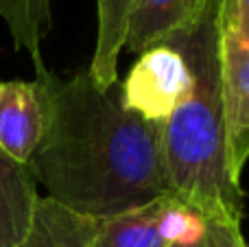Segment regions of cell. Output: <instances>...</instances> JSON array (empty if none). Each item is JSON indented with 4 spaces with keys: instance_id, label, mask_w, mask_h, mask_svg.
Masks as SVG:
<instances>
[{
    "instance_id": "cell-1",
    "label": "cell",
    "mask_w": 249,
    "mask_h": 247,
    "mask_svg": "<svg viewBox=\"0 0 249 247\" xmlns=\"http://www.w3.org/2000/svg\"><path fill=\"white\" fill-rule=\"evenodd\" d=\"M44 96V131L29 158L48 199L83 217L103 219L171 193L160 125L127 112L90 72L70 79L35 66Z\"/></svg>"
},
{
    "instance_id": "cell-2",
    "label": "cell",
    "mask_w": 249,
    "mask_h": 247,
    "mask_svg": "<svg viewBox=\"0 0 249 247\" xmlns=\"http://www.w3.org/2000/svg\"><path fill=\"white\" fill-rule=\"evenodd\" d=\"M216 4L210 0L193 26L168 42L184 55L193 74L186 101L160 125V149L173 195L208 219L243 221V188L234 186L225 160V131L216 53Z\"/></svg>"
},
{
    "instance_id": "cell-3",
    "label": "cell",
    "mask_w": 249,
    "mask_h": 247,
    "mask_svg": "<svg viewBox=\"0 0 249 247\" xmlns=\"http://www.w3.org/2000/svg\"><path fill=\"white\" fill-rule=\"evenodd\" d=\"M216 53L225 131V160L234 186L249 153V0H219Z\"/></svg>"
},
{
    "instance_id": "cell-4",
    "label": "cell",
    "mask_w": 249,
    "mask_h": 247,
    "mask_svg": "<svg viewBox=\"0 0 249 247\" xmlns=\"http://www.w3.org/2000/svg\"><path fill=\"white\" fill-rule=\"evenodd\" d=\"M193 88V74L184 55L168 42L140 53L124 77L118 101L127 112L162 125L186 101Z\"/></svg>"
},
{
    "instance_id": "cell-5",
    "label": "cell",
    "mask_w": 249,
    "mask_h": 247,
    "mask_svg": "<svg viewBox=\"0 0 249 247\" xmlns=\"http://www.w3.org/2000/svg\"><path fill=\"white\" fill-rule=\"evenodd\" d=\"M44 131V96L37 81L0 83V149L20 164L33 156Z\"/></svg>"
},
{
    "instance_id": "cell-6",
    "label": "cell",
    "mask_w": 249,
    "mask_h": 247,
    "mask_svg": "<svg viewBox=\"0 0 249 247\" xmlns=\"http://www.w3.org/2000/svg\"><path fill=\"white\" fill-rule=\"evenodd\" d=\"M210 0H131L124 46L142 53L193 26Z\"/></svg>"
},
{
    "instance_id": "cell-7",
    "label": "cell",
    "mask_w": 249,
    "mask_h": 247,
    "mask_svg": "<svg viewBox=\"0 0 249 247\" xmlns=\"http://www.w3.org/2000/svg\"><path fill=\"white\" fill-rule=\"evenodd\" d=\"M37 201V184L29 166L0 149V247H18L26 239Z\"/></svg>"
},
{
    "instance_id": "cell-8",
    "label": "cell",
    "mask_w": 249,
    "mask_h": 247,
    "mask_svg": "<svg viewBox=\"0 0 249 247\" xmlns=\"http://www.w3.org/2000/svg\"><path fill=\"white\" fill-rule=\"evenodd\" d=\"M129 9L131 0H96L99 31L88 72L101 90H112L118 79V57L124 48Z\"/></svg>"
},
{
    "instance_id": "cell-9",
    "label": "cell",
    "mask_w": 249,
    "mask_h": 247,
    "mask_svg": "<svg viewBox=\"0 0 249 247\" xmlns=\"http://www.w3.org/2000/svg\"><path fill=\"white\" fill-rule=\"evenodd\" d=\"M94 223L96 219L72 212L48 197H39L31 232L18 247H90Z\"/></svg>"
},
{
    "instance_id": "cell-10",
    "label": "cell",
    "mask_w": 249,
    "mask_h": 247,
    "mask_svg": "<svg viewBox=\"0 0 249 247\" xmlns=\"http://www.w3.org/2000/svg\"><path fill=\"white\" fill-rule=\"evenodd\" d=\"M162 197L112 217L96 219L90 247H168L158 232Z\"/></svg>"
},
{
    "instance_id": "cell-11",
    "label": "cell",
    "mask_w": 249,
    "mask_h": 247,
    "mask_svg": "<svg viewBox=\"0 0 249 247\" xmlns=\"http://www.w3.org/2000/svg\"><path fill=\"white\" fill-rule=\"evenodd\" d=\"M0 20L13 46L29 53L35 66L42 64V42L53 29V0H0Z\"/></svg>"
},
{
    "instance_id": "cell-12",
    "label": "cell",
    "mask_w": 249,
    "mask_h": 247,
    "mask_svg": "<svg viewBox=\"0 0 249 247\" xmlns=\"http://www.w3.org/2000/svg\"><path fill=\"white\" fill-rule=\"evenodd\" d=\"M208 223L210 219L188 201L179 199L173 193H166L162 197L158 212V232L168 247H193L201 243L208 232Z\"/></svg>"
},
{
    "instance_id": "cell-13",
    "label": "cell",
    "mask_w": 249,
    "mask_h": 247,
    "mask_svg": "<svg viewBox=\"0 0 249 247\" xmlns=\"http://www.w3.org/2000/svg\"><path fill=\"white\" fill-rule=\"evenodd\" d=\"M171 247H175V245H171ZM193 247H201V245H199V243H197V245H193Z\"/></svg>"
}]
</instances>
